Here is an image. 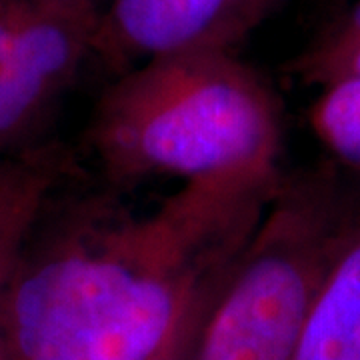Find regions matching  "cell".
<instances>
[{
    "label": "cell",
    "mask_w": 360,
    "mask_h": 360,
    "mask_svg": "<svg viewBox=\"0 0 360 360\" xmlns=\"http://www.w3.org/2000/svg\"><path fill=\"white\" fill-rule=\"evenodd\" d=\"M359 219L360 184L333 160L284 174L206 312L194 360H292Z\"/></svg>",
    "instance_id": "3"
},
{
    "label": "cell",
    "mask_w": 360,
    "mask_h": 360,
    "mask_svg": "<svg viewBox=\"0 0 360 360\" xmlns=\"http://www.w3.org/2000/svg\"><path fill=\"white\" fill-rule=\"evenodd\" d=\"M236 262V260H234ZM232 269V266H231ZM226 270L224 274H220L219 278L210 281L205 284L193 300L186 307L184 314L180 316L179 324L174 326L172 335L168 336L167 342L156 350L155 354L148 360H194L196 359V348H198V338H200V330L205 324L206 312L210 309L214 296L220 290V286L224 283L226 274L231 272Z\"/></svg>",
    "instance_id": "9"
},
{
    "label": "cell",
    "mask_w": 360,
    "mask_h": 360,
    "mask_svg": "<svg viewBox=\"0 0 360 360\" xmlns=\"http://www.w3.org/2000/svg\"><path fill=\"white\" fill-rule=\"evenodd\" d=\"M309 122L328 160L360 179V78L322 86L310 104Z\"/></svg>",
    "instance_id": "8"
},
{
    "label": "cell",
    "mask_w": 360,
    "mask_h": 360,
    "mask_svg": "<svg viewBox=\"0 0 360 360\" xmlns=\"http://www.w3.org/2000/svg\"><path fill=\"white\" fill-rule=\"evenodd\" d=\"M278 0H108L94 54L124 72L153 56L180 51H232Z\"/></svg>",
    "instance_id": "5"
},
{
    "label": "cell",
    "mask_w": 360,
    "mask_h": 360,
    "mask_svg": "<svg viewBox=\"0 0 360 360\" xmlns=\"http://www.w3.org/2000/svg\"><path fill=\"white\" fill-rule=\"evenodd\" d=\"M288 70L300 82L314 84L319 89L345 78H360V46L316 63H304V65L290 63Z\"/></svg>",
    "instance_id": "10"
},
{
    "label": "cell",
    "mask_w": 360,
    "mask_h": 360,
    "mask_svg": "<svg viewBox=\"0 0 360 360\" xmlns=\"http://www.w3.org/2000/svg\"><path fill=\"white\" fill-rule=\"evenodd\" d=\"M72 170V156L58 144H39L0 156V360H11L4 304L16 260L40 214Z\"/></svg>",
    "instance_id": "6"
},
{
    "label": "cell",
    "mask_w": 360,
    "mask_h": 360,
    "mask_svg": "<svg viewBox=\"0 0 360 360\" xmlns=\"http://www.w3.org/2000/svg\"><path fill=\"white\" fill-rule=\"evenodd\" d=\"M84 144L115 191L153 179H281L283 104L232 51L170 52L120 72Z\"/></svg>",
    "instance_id": "2"
},
{
    "label": "cell",
    "mask_w": 360,
    "mask_h": 360,
    "mask_svg": "<svg viewBox=\"0 0 360 360\" xmlns=\"http://www.w3.org/2000/svg\"><path fill=\"white\" fill-rule=\"evenodd\" d=\"M96 18L0 0V156L20 153L94 54Z\"/></svg>",
    "instance_id": "4"
},
{
    "label": "cell",
    "mask_w": 360,
    "mask_h": 360,
    "mask_svg": "<svg viewBox=\"0 0 360 360\" xmlns=\"http://www.w3.org/2000/svg\"><path fill=\"white\" fill-rule=\"evenodd\" d=\"M292 360H360V219L324 276Z\"/></svg>",
    "instance_id": "7"
},
{
    "label": "cell",
    "mask_w": 360,
    "mask_h": 360,
    "mask_svg": "<svg viewBox=\"0 0 360 360\" xmlns=\"http://www.w3.org/2000/svg\"><path fill=\"white\" fill-rule=\"evenodd\" d=\"M281 179L188 182L150 212L115 188L51 198L16 260L11 360H148L234 264Z\"/></svg>",
    "instance_id": "1"
},
{
    "label": "cell",
    "mask_w": 360,
    "mask_h": 360,
    "mask_svg": "<svg viewBox=\"0 0 360 360\" xmlns=\"http://www.w3.org/2000/svg\"><path fill=\"white\" fill-rule=\"evenodd\" d=\"M32 2H39V4L52 8V11L98 20L108 0H32Z\"/></svg>",
    "instance_id": "11"
}]
</instances>
